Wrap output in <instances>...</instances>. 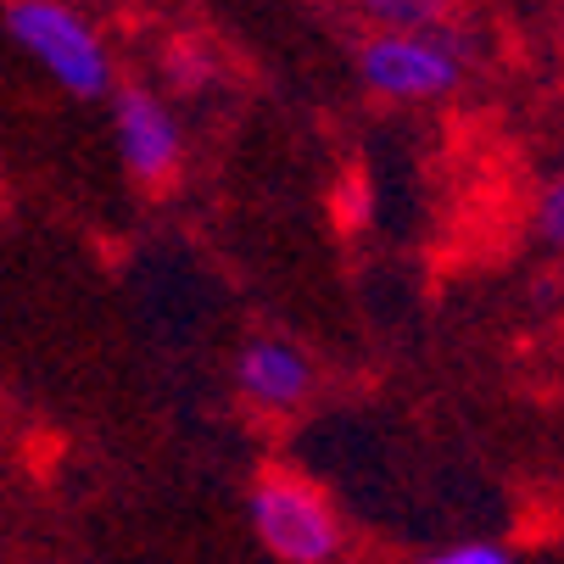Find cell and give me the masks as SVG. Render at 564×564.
Listing matches in <instances>:
<instances>
[{
    "label": "cell",
    "mask_w": 564,
    "mask_h": 564,
    "mask_svg": "<svg viewBox=\"0 0 564 564\" xmlns=\"http://www.w3.org/2000/svg\"><path fill=\"white\" fill-rule=\"evenodd\" d=\"M536 224H542V235L553 240V247H564V180H553V185H547V196H542V213H536Z\"/></svg>",
    "instance_id": "8"
},
{
    "label": "cell",
    "mask_w": 564,
    "mask_h": 564,
    "mask_svg": "<svg viewBox=\"0 0 564 564\" xmlns=\"http://www.w3.org/2000/svg\"><path fill=\"white\" fill-rule=\"evenodd\" d=\"M252 531L280 564H330L341 547V525L330 503L296 475H269L252 492Z\"/></svg>",
    "instance_id": "2"
},
{
    "label": "cell",
    "mask_w": 564,
    "mask_h": 564,
    "mask_svg": "<svg viewBox=\"0 0 564 564\" xmlns=\"http://www.w3.org/2000/svg\"><path fill=\"white\" fill-rule=\"evenodd\" d=\"M364 7H369L375 18H391V23H402V29H414V23H431L447 0H364Z\"/></svg>",
    "instance_id": "7"
},
{
    "label": "cell",
    "mask_w": 564,
    "mask_h": 564,
    "mask_svg": "<svg viewBox=\"0 0 564 564\" xmlns=\"http://www.w3.org/2000/svg\"><path fill=\"white\" fill-rule=\"evenodd\" d=\"M425 564H514V553L503 542H453V547L431 553Z\"/></svg>",
    "instance_id": "6"
},
{
    "label": "cell",
    "mask_w": 564,
    "mask_h": 564,
    "mask_svg": "<svg viewBox=\"0 0 564 564\" xmlns=\"http://www.w3.org/2000/svg\"><path fill=\"white\" fill-rule=\"evenodd\" d=\"M464 73V51L414 23V29H391L380 40L364 45V85L375 96H391V101H431V96H447Z\"/></svg>",
    "instance_id": "3"
},
{
    "label": "cell",
    "mask_w": 564,
    "mask_h": 564,
    "mask_svg": "<svg viewBox=\"0 0 564 564\" xmlns=\"http://www.w3.org/2000/svg\"><path fill=\"white\" fill-rule=\"evenodd\" d=\"M112 129H118L123 169L134 180L156 185V180L174 174V163H180V123H174V112L156 101L151 90H123L118 112H112Z\"/></svg>",
    "instance_id": "4"
},
{
    "label": "cell",
    "mask_w": 564,
    "mask_h": 564,
    "mask_svg": "<svg viewBox=\"0 0 564 564\" xmlns=\"http://www.w3.org/2000/svg\"><path fill=\"white\" fill-rule=\"evenodd\" d=\"M307 380H313L307 358L285 341H252L235 358V386L247 391L258 409H296L307 397Z\"/></svg>",
    "instance_id": "5"
},
{
    "label": "cell",
    "mask_w": 564,
    "mask_h": 564,
    "mask_svg": "<svg viewBox=\"0 0 564 564\" xmlns=\"http://www.w3.org/2000/svg\"><path fill=\"white\" fill-rule=\"evenodd\" d=\"M7 34L56 78L67 96H107L112 90V62L101 34L62 0H12L7 7Z\"/></svg>",
    "instance_id": "1"
}]
</instances>
